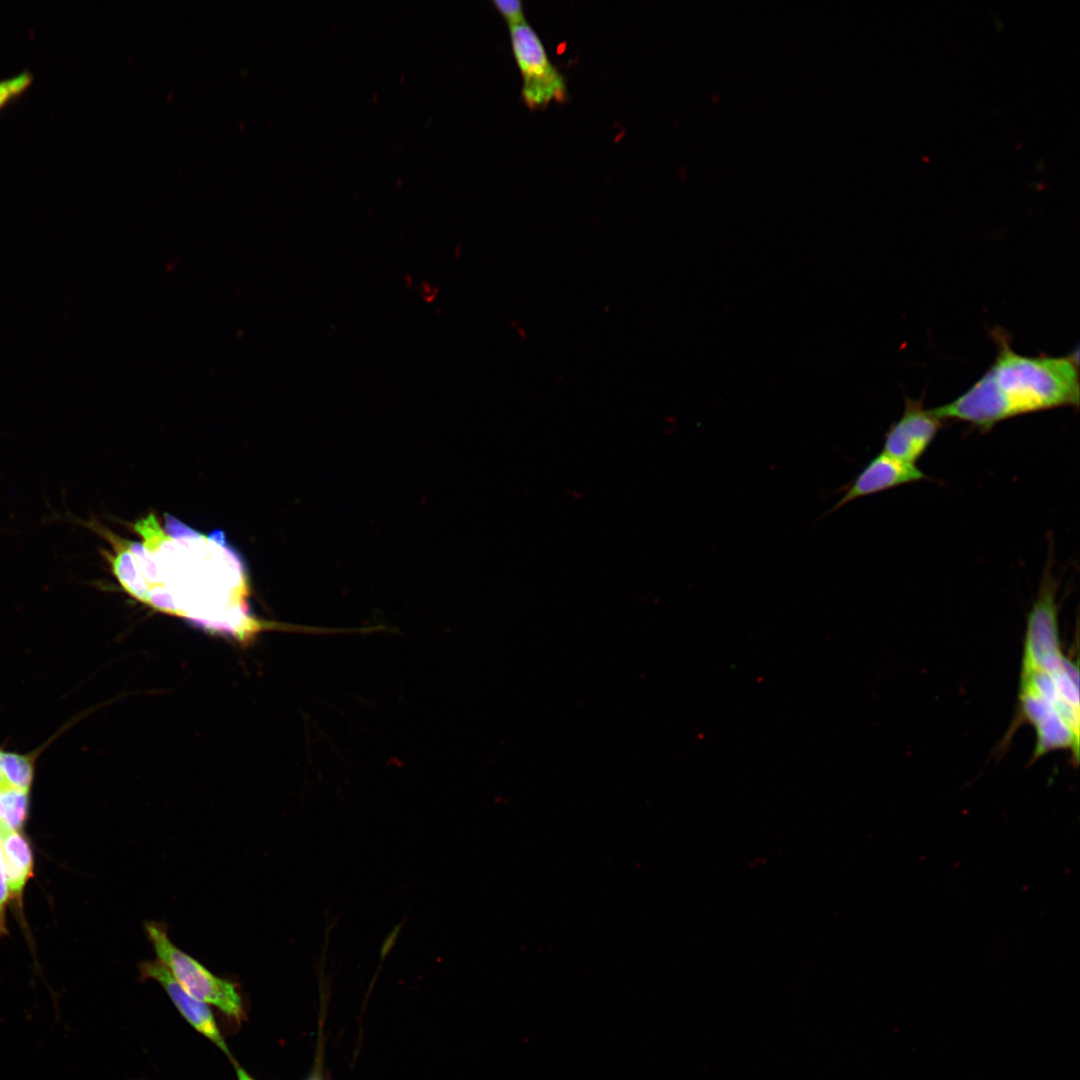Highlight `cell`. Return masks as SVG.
Here are the masks:
<instances>
[{
    "instance_id": "12",
    "label": "cell",
    "mask_w": 1080,
    "mask_h": 1080,
    "mask_svg": "<svg viewBox=\"0 0 1080 1080\" xmlns=\"http://www.w3.org/2000/svg\"><path fill=\"white\" fill-rule=\"evenodd\" d=\"M32 74L22 72L12 78L0 81V108L21 94L31 83Z\"/></svg>"
},
{
    "instance_id": "10",
    "label": "cell",
    "mask_w": 1080,
    "mask_h": 1080,
    "mask_svg": "<svg viewBox=\"0 0 1080 1080\" xmlns=\"http://www.w3.org/2000/svg\"><path fill=\"white\" fill-rule=\"evenodd\" d=\"M3 787L29 792L34 776V764L29 755L2 752Z\"/></svg>"
},
{
    "instance_id": "13",
    "label": "cell",
    "mask_w": 1080,
    "mask_h": 1080,
    "mask_svg": "<svg viewBox=\"0 0 1080 1080\" xmlns=\"http://www.w3.org/2000/svg\"><path fill=\"white\" fill-rule=\"evenodd\" d=\"M498 12L503 16L508 26H514L525 22L523 4L519 0H494L492 2Z\"/></svg>"
},
{
    "instance_id": "7",
    "label": "cell",
    "mask_w": 1080,
    "mask_h": 1080,
    "mask_svg": "<svg viewBox=\"0 0 1080 1080\" xmlns=\"http://www.w3.org/2000/svg\"><path fill=\"white\" fill-rule=\"evenodd\" d=\"M927 478V475L916 464L907 463L880 452L849 483L838 489L843 492V495L826 514L833 513L859 498Z\"/></svg>"
},
{
    "instance_id": "3",
    "label": "cell",
    "mask_w": 1080,
    "mask_h": 1080,
    "mask_svg": "<svg viewBox=\"0 0 1080 1080\" xmlns=\"http://www.w3.org/2000/svg\"><path fill=\"white\" fill-rule=\"evenodd\" d=\"M997 353L985 373L954 400L933 408L945 420L967 423L981 433L1021 415L1061 407H1079L1078 352L1065 356L1016 352L1010 336L995 328Z\"/></svg>"
},
{
    "instance_id": "2",
    "label": "cell",
    "mask_w": 1080,
    "mask_h": 1080,
    "mask_svg": "<svg viewBox=\"0 0 1080 1080\" xmlns=\"http://www.w3.org/2000/svg\"><path fill=\"white\" fill-rule=\"evenodd\" d=\"M1058 582L1047 562L1027 615L1014 728L1030 724L1036 735L1032 760L1069 750L1079 760V667L1061 650Z\"/></svg>"
},
{
    "instance_id": "15",
    "label": "cell",
    "mask_w": 1080,
    "mask_h": 1080,
    "mask_svg": "<svg viewBox=\"0 0 1080 1080\" xmlns=\"http://www.w3.org/2000/svg\"><path fill=\"white\" fill-rule=\"evenodd\" d=\"M404 922H405V920H402L401 922H399L385 936V938H384V940L382 942L381 948H380V963H382L384 961V959L388 956V954L394 948L395 943H396V941L398 939V936H399V934H400V932L402 930Z\"/></svg>"
},
{
    "instance_id": "5",
    "label": "cell",
    "mask_w": 1080,
    "mask_h": 1080,
    "mask_svg": "<svg viewBox=\"0 0 1080 1080\" xmlns=\"http://www.w3.org/2000/svg\"><path fill=\"white\" fill-rule=\"evenodd\" d=\"M509 31L512 52L523 79L521 94L525 105L530 110H539L552 102H565V78L550 61L535 30L525 21L509 27Z\"/></svg>"
},
{
    "instance_id": "1",
    "label": "cell",
    "mask_w": 1080,
    "mask_h": 1080,
    "mask_svg": "<svg viewBox=\"0 0 1080 1080\" xmlns=\"http://www.w3.org/2000/svg\"><path fill=\"white\" fill-rule=\"evenodd\" d=\"M134 529L142 543L113 534L107 541L112 551L101 553L138 601L239 641L271 626L249 613L244 565L221 531L203 535L171 516L162 529L153 514Z\"/></svg>"
},
{
    "instance_id": "14",
    "label": "cell",
    "mask_w": 1080,
    "mask_h": 1080,
    "mask_svg": "<svg viewBox=\"0 0 1080 1080\" xmlns=\"http://www.w3.org/2000/svg\"><path fill=\"white\" fill-rule=\"evenodd\" d=\"M6 874L3 863L1 838H0V935L6 932L5 929V907L8 900V885L6 884Z\"/></svg>"
},
{
    "instance_id": "8",
    "label": "cell",
    "mask_w": 1080,
    "mask_h": 1080,
    "mask_svg": "<svg viewBox=\"0 0 1080 1080\" xmlns=\"http://www.w3.org/2000/svg\"><path fill=\"white\" fill-rule=\"evenodd\" d=\"M139 970L144 979H153L162 985L180 1013L197 1031L229 1054L211 1010L204 1002L186 992L158 959L142 962Z\"/></svg>"
},
{
    "instance_id": "9",
    "label": "cell",
    "mask_w": 1080,
    "mask_h": 1080,
    "mask_svg": "<svg viewBox=\"0 0 1080 1080\" xmlns=\"http://www.w3.org/2000/svg\"><path fill=\"white\" fill-rule=\"evenodd\" d=\"M0 838L7 885L11 896L20 899L26 882L33 875L31 847L18 831L0 828Z\"/></svg>"
},
{
    "instance_id": "11",
    "label": "cell",
    "mask_w": 1080,
    "mask_h": 1080,
    "mask_svg": "<svg viewBox=\"0 0 1080 1080\" xmlns=\"http://www.w3.org/2000/svg\"><path fill=\"white\" fill-rule=\"evenodd\" d=\"M29 792L8 787L0 788V828L20 829L27 817Z\"/></svg>"
},
{
    "instance_id": "17",
    "label": "cell",
    "mask_w": 1080,
    "mask_h": 1080,
    "mask_svg": "<svg viewBox=\"0 0 1080 1080\" xmlns=\"http://www.w3.org/2000/svg\"><path fill=\"white\" fill-rule=\"evenodd\" d=\"M2 752L3 751L0 750V788L3 787V779H2V773H1V756H2Z\"/></svg>"
},
{
    "instance_id": "18",
    "label": "cell",
    "mask_w": 1080,
    "mask_h": 1080,
    "mask_svg": "<svg viewBox=\"0 0 1080 1080\" xmlns=\"http://www.w3.org/2000/svg\"><path fill=\"white\" fill-rule=\"evenodd\" d=\"M308 1080H322L318 1075L311 1076Z\"/></svg>"
},
{
    "instance_id": "16",
    "label": "cell",
    "mask_w": 1080,
    "mask_h": 1080,
    "mask_svg": "<svg viewBox=\"0 0 1080 1080\" xmlns=\"http://www.w3.org/2000/svg\"><path fill=\"white\" fill-rule=\"evenodd\" d=\"M237 1074H238L239 1080H254L253 1078H251V1077H250V1076H249V1075H248V1074H247V1073H246V1072H245V1071H244L243 1069H241V1068H237Z\"/></svg>"
},
{
    "instance_id": "4",
    "label": "cell",
    "mask_w": 1080,
    "mask_h": 1080,
    "mask_svg": "<svg viewBox=\"0 0 1080 1080\" xmlns=\"http://www.w3.org/2000/svg\"><path fill=\"white\" fill-rule=\"evenodd\" d=\"M144 928L158 960L186 992L202 1002L216 1006L236 1021L241 1020L242 1000L232 982L217 977L175 946L162 923L146 922Z\"/></svg>"
},
{
    "instance_id": "6",
    "label": "cell",
    "mask_w": 1080,
    "mask_h": 1080,
    "mask_svg": "<svg viewBox=\"0 0 1080 1080\" xmlns=\"http://www.w3.org/2000/svg\"><path fill=\"white\" fill-rule=\"evenodd\" d=\"M943 423L933 409L924 407L923 396L918 399L906 396L903 413L887 430L881 452L916 464L937 436Z\"/></svg>"
}]
</instances>
